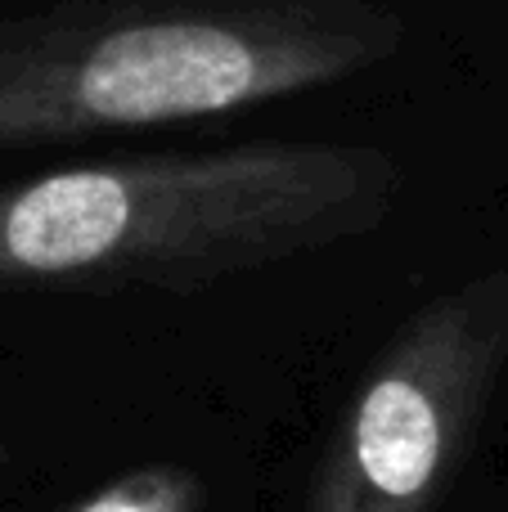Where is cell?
Listing matches in <instances>:
<instances>
[{
	"mask_svg": "<svg viewBox=\"0 0 508 512\" xmlns=\"http://www.w3.org/2000/svg\"><path fill=\"white\" fill-rule=\"evenodd\" d=\"M5 463H9V450H5V445H0V472H5Z\"/></svg>",
	"mask_w": 508,
	"mask_h": 512,
	"instance_id": "cell-5",
	"label": "cell"
},
{
	"mask_svg": "<svg viewBox=\"0 0 508 512\" xmlns=\"http://www.w3.org/2000/svg\"><path fill=\"white\" fill-rule=\"evenodd\" d=\"M508 364V270L423 301L374 355L311 477L306 512H437Z\"/></svg>",
	"mask_w": 508,
	"mask_h": 512,
	"instance_id": "cell-3",
	"label": "cell"
},
{
	"mask_svg": "<svg viewBox=\"0 0 508 512\" xmlns=\"http://www.w3.org/2000/svg\"><path fill=\"white\" fill-rule=\"evenodd\" d=\"M401 167L369 144L140 153L0 185V288L198 292L374 234Z\"/></svg>",
	"mask_w": 508,
	"mask_h": 512,
	"instance_id": "cell-1",
	"label": "cell"
},
{
	"mask_svg": "<svg viewBox=\"0 0 508 512\" xmlns=\"http://www.w3.org/2000/svg\"><path fill=\"white\" fill-rule=\"evenodd\" d=\"M207 481L185 463H144L99 481L59 512H203Z\"/></svg>",
	"mask_w": 508,
	"mask_h": 512,
	"instance_id": "cell-4",
	"label": "cell"
},
{
	"mask_svg": "<svg viewBox=\"0 0 508 512\" xmlns=\"http://www.w3.org/2000/svg\"><path fill=\"white\" fill-rule=\"evenodd\" d=\"M401 41L365 0H59L0 18V153L257 108Z\"/></svg>",
	"mask_w": 508,
	"mask_h": 512,
	"instance_id": "cell-2",
	"label": "cell"
}]
</instances>
